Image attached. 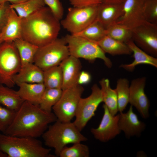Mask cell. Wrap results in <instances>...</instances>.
<instances>
[{
    "mask_svg": "<svg viewBox=\"0 0 157 157\" xmlns=\"http://www.w3.org/2000/svg\"><path fill=\"white\" fill-rule=\"evenodd\" d=\"M57 119L53 113L45 112L39 105L24 101L16 112L11 124L3 133L37 138L42 136L49 124Z\"/></svg>",
    "mask_w": 157,
    "mask_h": 157,
    "instance_id": "6da1fadb",
    "label": "cell"
},
{
    "mask_svg": "<svg viewBox=\"0 0 157 157\" xmlns=\"http://www.w3.org/2000/svg\"><path fill=\"white\" fill-rule=\"evenodd\" d=\"M22 38L40 47L57 38L60 23L45 6L22 18Z\"/></svg>",
    "mask_w": 157,
    "mask_h": 157,
    "instance_id": "7a4b0ae2",
    "label": "cell"
},
{
    "mask_svg": "<svg viewBox=\"0 0 157 157\" xmlns=\"http://www.w3.org/2000/svg\"><path fill=\"white\" fill-rule=\"evenodd\" d=\"M0 150L8 157H54L37 138L0 133Z\"/></svg>",
    "mask_w": 157,
    "mask_h": 157,
    "instance_id": "3957f363",
    "label": "cell"
},
{
    "mask_svg": "<svg viewBox=\"0 0 157 157\" xmlns=\"http://www.w3.org/2000/svg\"><path fill=\"white\" fill-rule=\"evenodd\" d=\"M42 136L45 145L53 148L57 156H59L62 150L67 145L88 140L73 122H63L58 119L48 126Z\"/></svg>",
    "mask_w": 157,
    "mask_h": 157,
    "instance_id": "277c9868",
    "label": "cell"
},
{
    "mask_svg": "<svg viewBox=\"0 0 157 157\" xmlns=\"http://www.w3.org/2000/svg\"><path fill=\"white\" fill-rule=\"evenodd\" d=\"M64 38L70 55L91 62L100 59L103 61L108 67H112L113 64L110 60L96 42L71 34H67Z\"/></svg>",
    "mask_w": 157,
    "mask_h": 157,
    "instance_id": "5b68a950",
    "label": "cell"
},
{
    "mask_svg": "<svg viewBox=\"0 0 157 157\" xmlns=\"http://www.w3.org/2000/svg\"><path fill=\"white\" fill-rule=\"evenodd\" d=\"M21 64L13 41H4L0 45V84L11 88L15 85V76Z\"/></svg>",
    "mask_w": 157,
    "mask_h": 157,
    "instance_id": "8992f818",
    "label": "cell"
},
{
    "mask_svg": "<svg viewBox=\"0 0 157 157\" xmlns=\"http://www.w3.org/2000/svg\"><path fill=\"white\" fill-rule=\"evenodd\" d=\"M69 55L64 38H57L49 43L39 47L33 63L44 71L59 65Z\"/></svg>",
    "mask_w": 157,
    "mask_h": 157,
    "instance_id": "52a82bcc",
    "label": "cell"
},
{
    "mask_svg": "<svg viewBox=\"0 0 157 157\" xmlns=\"http://www.w3.org/2000/svg\"><path fill=\"white\" fill-rule=\"evenodd\" d=\"M83 88L77 85L62 90L61 96L52 110L58 120L70 122L75 117Z\"/></svg>",
    "mask_w": 157,
    "mask_h": 157,
    "instance_id": "ba28073f",
    "label": "cell"
},
{
    "mask_svg": "<svg viewBox=\"0 0 157 157\" xmlns=\"http://www.w3.org/2000/svg\"><path fill=\"white\" fill-rule=\"evenodd\" d=\"M98 6L69 8L61 25L71 34L81 32L97 19Z\"/></svg>",
    "mask_w": 157,
    "mask_h": 157,
    "instance_id": "9c48e42d",
    "label": "cell"
},
{
    "mask_svg": "<svg viewBox=\"0 0 157 157\" xmlns=\"http://www.w3.org/2000/svg\"><path fill=\"white\" fill-rule=\"evenodd\" d=\"M90 94L86 98H81L79 101L74 123L80 131L95 115L99 105L103 102L100 88L96 84L91 88Z\"/></svg>",
    "mask_w": 157,
    "mask_h": 157,
    "instance_id": "30bf717a",
    "label": "cell"
},
{
    "mask_svg": "<svg viewBox=\"0 0 157 157\" xmlns=\"http://www.w3.org/2000/svg\"><path fill=\"white\" fill-rule=\"evenodd\" d=\"M132 39L135 43L148 54L157 57V24L148 22L132 30Z\"/></svg>",
    "mask_w": 157,
    "mask_h": 157,
    "instance_id": "8fae6325",
    "label": "cell"
},
{
    "mask_svg": "<svg viewBox=\"0 0 157 157\" xmlns=\"http://www.w3.org/2000/svg\"><path fill=\"white\" fill-rule=\"evenodd\" d=\"M144 0H125L122 14L116 22L132 30L147 22L144 16Z\"/></svg>",
    "mask_w": 157,
    "mask_h": 157,
    "instance_id": "7c38bea8",
    "label": "cell"
},
{
    "mask_svg": "<svg viewBox=\"0 0 157 157\" xmlns=\"http://www.w3.org/2000/svg\"><path fill=\"white\" fill-rule=\"evenodd\" d=\"M103 107L104 114L100 124L97 128H91L90 131L95 139L105 142L119 134L121 130L118 126L119 114L112 115L104 104Z\"/></svg>",
    "mask_w": 157,
    "mask_h": 157,
    "instance_id": "4fadbf2b",
    "label": "cell"
},
{
    "mask_svg": "<svg viewBox=\"0 0 157 157\" xmlns=\"http://www.w3.org/2000/svg\"><path fill=\"white\" fill-rule=\"evenodd\" d=\"M146 78L144 77L133 79L129 85V101L143 118L149 116V100L144 92Z\"/></svg>",
    "mask_w": 157,
    "mask_h": 157,
    "instance_id": "5bb4252c",
    "label": "cell"
},
{
    "mask_svg": "<svg viewBox=\"0 0 157 157\" xmlns=\"http://www.w3.org/2000/svg\"><path fill=\"white\" fill-rule=\"evenodd\" d=\"M62 72V90L78 85L77 81L81 72V65L79 58L69 55L60 64Z\"/></svg>",
    "mask_w": 157,
    "mask_h": 157,
    "instance_id": "9a60e30c",
    "label": "cell"
},
{
    "mask_svg": "<svg viewBox=\"0 0 157 157\" xmlns=\"http://www.w3.org/2000/svg\"><path fill=\"white\" fill-rule=\"evenodd\" d=\"M118 126L120 130L128 137L139 135L145 127L144 124L139 119L133 112L131 105L126 113L121 112L119 114Z\"/></svg>",
    "mask_w": 157,
    "mask_h": 157,
    "instance_id": "2e32d148",
    "label": "cell"
},
{
    "mask_svg": "<svg viewBox=\"0 0 157 157\" xmlns=\"http://www.w3.org/2000/svg\"><path fill=\"white\" fill-rule=\"evenodd\" d=\"M123 3L103 2L98 6L97 20L106 28L116 22L122 14Z\"/></svg>",
    "mask_w": 157,
    "mask_h": 157,
    "instance_id": "e0dca14e",
    "label": "cell"
},
{
    "mask_svg": "<svg viewBox=\"0 0 157 157\" xmlns=\"http://www.w3.org/2000/svg\"><path fill=\"white\" fill-rule=\"evenodd\" d=\"M133 53L134 60L129 64H121L119 67L125 70L133 72L136 66L140 64L150 65L157 67V58L149 54L138 47L131 39L125 43Z\"/></svg>",
    "mask_w": 157,
    "mask_h": 157,
    "instance_id": "ac0fdd59",
    "label": "cell"
},
{
    "mask_svg": "<svg viewBox=\"0 0 157 157\" xmlns=\"http://www.w3.org/2000/svg\"><path fill=\"white\" fill-rule=\"evenodd\" d=\"M22 18L10 7L7 21L0 33L3 42L14 41L22 38Z\"/></svg>",
    "mask_w": 157,
    "mask_h": 157,
    "instance_id": "d6986e66",
    "label": "cell"
},
{
    "mask_svg": "<svg viewBox=\"0 0 157 157\" xmlns=\"http://www.w3.org/2000/svg\"><path fill=\"white\" fill-rule=\"evenodd\" d=\"M15 84L19 83H43L44 71L34 63H31L21 67L15 76Z\"/></svg>",
    "mask_w": 157,
    "mask_h": 157,
    "instance_id": "ffe728a7",
    "label": "cell"
},
{
    "mask_svg": "<svg viewBox=\"0 0 157 157\" xmlns=\"http://www.w3.org/2000/svg\"><path fill=\"white\" fill-rule=\"evenodd\" d=\"M17 85L19 87L17 93L24 101L39 105L46 88L43 83H21Z\"/></svg>",
    "mask_w": 157,
    "mask_h": 157,
    "instance_id": "44dd1931",
    "label": "cell"
},
{
    "mask_svg": "<svg viewBox=\"0 0 157 157\" xmlns=\"http://www.w3.org/2000/svg\"><path fill=\"white\" fill-rule=\"evenodd\" d=\"M96 43L103 51L112 55H131L132 51L125 43L115 40L106 35Z\"/></svg>",
    "mask_w": 157,
    "mask_h": 157,
    "instance_id": "7402d4cb",
    "label": "cell"
},
{
    "mask_svg": "<svg viewBox=\"0 0 157 157\" xmlns=\"http://www.w3.org/2000/svg\"><path fill=\"white\" fill-rule=\"evenodd\" d=\"M24 101L19 95L17 91L14 90L10 88L0 85L1 105L16 112Z\"/></svg>",
    "mask_w": 157,
    "mask_h": 157,
    "instance_id": "603a6c76",
    "label": "cell"
},
{
    "mask_svg": "<svg viewBox=\"0 0 157 157\" xmlns=\"http://www.w3.org/2000/svg\"><path fill=\"white\" fill-rule=\"evenodd\" d=\"M101 91L103 102L104 103L112 115H115L118 110L117 95L115 90L110 87L107 78H103L99 81Z\"/></svg>",
    "mask_w": 157,
    "mask_h": 157,
    "instance_id": "cb8c5ba5",
    "label": "cell"
},
{
    "mask_svg": "<svg viewBox=\"0 0 157 157\" xmlns=\"http://www.w3.org/2000/svg\"><path fill=\"white\" fill-rule=\"evenodd\" d=\"M13 42L19 56L21 67L33 63L39 47L22 38L16 39Z\"/></svg>",
    "mask_w": 157,
    "mask_h": 157,
    "instance_id": "d4e9b609",
    "label": "cell"
},
{
    "mask_svg": "<svg viewBox=\"0 0 157 157\" xmlns=\"http://www.w3.org/2000/svg\"><path fill=\"white\" fill-rule=\"evenodd\" d=\"M72 35L96 42L106 35V29L96 19L81 32Z\"/></svg>",
    "mask_w": 157,
    "mask_h": 157,
    "instance_id": "484cf974",
    "label": "cell"
},
{
    "mask_svg": "<svg viewBox=\"0 0 157 157\" xmlns=\"http://www.w3.org/2000/svg\"><path fill=\"white\" fill-rule=\"evenodd\" d=\"M43 83L46 88L62 90L63 74L61 68L59 65L44 71Z\"/></svg>",
    "mask_w": 157,
    "mask_h": 157,
    "instance_id": "4316f807",
    "label": "cell"
},
{
    "mask_svg": "<svg viewBox=\"0 0 157 157\" xmlns=\"http://www.w3.org/2000/svg\"><path fill=\"white\" fill-rule=\"evenodd\" d=\"M45 5L44 0H28L18 4H10V7L22 18L28 16Z\"/></svg>",
    "mask_w": 157,
    "mask_h": 157,
    "instance_id": "83f0119b",
    "label": "cell"
},
{
    "mask_svg": "<svg viewBox=\"0 0 157 157\" xmlns=\"http://www.w3.org/2000/svg\"><path fill=\"white\" fill-rule=\"evenodd\" d=\"M115 90L117 97L118 110L120 112H122L129 101V84L128 79L125 78L118 79Z\"/></svg>",
    "mask_w": 157,
    "mask_h": 157,
    "instance_id": "f1b7e54d",
    "label": "cell"
},
{
    "mask_svg": "<svg viewBox=\"0 0 157 157\" xmlns=\"http://www.w3.org/2000/svg\"><path fill=\"white\" fill-rule=\"evenodd\" d=\"M62 92L61 89L46 88L39 104L40 108L45 112H51L53 107L59 100Z\"/></svg>",
    "mask_w": 157,
    "mask_h": 157,
    "instance_id": "f546056e",
    "label": "cell"
},
{
    "mask_svg": "<svg viewBox=\"0 0 157 157\" xmlns=\"http://www.w3.org/2000/svg\"><path fill=\"white\" fill-rule=\"evenodd\" d=\"M106 29V35L115 40L125 43L132 39V30L122 25L115 22Z\"/></svg>",
    "mask_w": 157,
    "mask_h": 157,
    "instance_id": "4dcf8cb0",
    "label": "cell"
},
{
    "mask_svg": "<svg viewBox=\"0 0 157 157\" xmlns=\"http://www.w3.org/2000/svg\"><path fill=\"white\" fill-rule=\"evenodd\" d=\"M90 151L87 145L77 142L70 147H65L59 155L60 157H89Z\"/></svg>",
    "mask_w": 157,
    "mask_h": 157,
    "instance_id": "1f68e13d",
    "label": "cell"
},
{
    "mask_svg": "<svg viewBox=\"0 0 157 157\" xmlns=\"http://www.w3.org/2000/svg\"><path fill=\"white\" fill-rule=\"evenodd\" d=\"M15 111L3 107L0 104V131L3 133L11 124Z\"/></svg>",
    "mask_w": 157,
    "mask_h": 157,
    "instance_id": "d6a6232c",
    "label": "cell"
},
{
    "mask_svg": "<svg viewBox=\"0 0 157 157\" xmlns=\"http://www.w3.org/2000/svg\"><path fill=\"white\" fill-rule=\"evenodd\" d=\"M144 11L147 21L157 24V0L144 1Z\"/></svg>",
    "mask_w": 157,
    "mask_h": 157,
    "instance_id": "836d02e7",
    "label": "cell"
},
{
    "mask_svg": "<svg viewBox=\"0 0 157 157\" xmlns=\"http://www.w3.org/2000/svg\"><path fill=\"white\" fill-rule=\"evenodd\" d=\"M45 4L48 6L54 15L59 20L62 19L64 9L60 0H44Z\"/></svg>",
    "mask_w": 157,
    "mask_h": 157,
    "instance_id": "e575fe53",
    "label": "cell"
},
{
    "mask_svg": "<svg viewBox=\"0 0 157 157\" xmlns=\"http://www.w3.org/2000/svg\"><path fill=\"white\" fill-rule=\"evenodd\" d=\"M10 8V4L7 2L0 7V33L6 24Z\"/></svg>",
    "mask_w": 157,
    "mask_h": 157,
    "instance_id": "d590c367",
    "label": "cell"
},
{
    "mask_svg": "<svg viewBox=\"0 0 157 157\" xmlns=\"http://www.w3.org/2000/svg\"><path fill=\"white\" fill-rule=\"evenodd\" d=\"M104 0H70V4L74 7H82L98 6L103 2Z\"/></svg>",
    "mask_w": 157,
    "mask_h": 157,
    "instance_id": "8d00e7d4",
    "label": "cell"
},
{
    "mask_svg": "<svg viewBox=\"0 0 157 157\" xmlns=\"http://www.w3.org/2000/svg\"><path fill=\"white\" fill-rule=\"evenodd\" d=\"M91 79V76L89 73L85 71H81L78 77L77 83L80 85L86 84L90 82Z\"/></svg>",
    "mask_w": 157,
    "mask_h": 157,
    "instance_id": "74e56055",
    "label": "cell"
},
{
    "mask_svg": "<svg viewBox=\"0 0 157 157\" xmlns=\"http://www.w3.org/2000/svg\"><path fill=\"white\" fill-rule=\"evenodd\" d=\"M28 0H5L6 2H10V4L16 5L23 3Z\"/></svg>",
    "mask_w": 157,
    "mask_h": 157,
    "instance_id": "f35d334b",
    "label": "cell"
},
{
    "mask_svg": "<svg viewBox=\"0 0 157 157\" xmlns=\"http://www.w3.org/2000/svg\"><path fill=\"white\" fill-rule=\"evenodd\" d=\"M125 0H104L103 2L107 3H121L124 2Z\"/></svg>",
    "mask_w": 157,
    "mask_h": 157,
    "instance_id": "ab89813d",
    "label": "cell"
},
{
    "mask_svg": "<svg viewBox=\"0 0 157 157\" xmlns=\"http://www.w3.org/2000/svg\"><path fill=\"white\" fill-rule=\"evenodd\" d=\"M0 157H8L7 155L0 150Z\"/></svg>",
    "mask_w": 157,
    "mask_h": 157,
    "instance_id": "60d3db41",
    "label": "cell"
},
{
    "mask_svg": "<svg viewBox=\"0 0 157 157\" xmlns=\"http://www.w3.org/2000/svg\"><path fill=\"white\" fill-rule=\"evenodd\" d=\"M6 3L5 0H0V4L1 6L4 5Z\"/></svg>",
    "mask_w": 157,
    "mask_h": 157,
    "instance_id": "b9f144b4",
    "label": "cell"
},
{
    "mask_svg": "<svg viewBox=\"0 0 157 157\" xmlns=\"http://www.w3.org/2000/svg\"><path fill=\"white\" fill-rule=\"evenodd\" d=\"M3 42V41L2 39L1 35L0 33V45Z\"/></svg>",
    "mask_w": 157,
    "mask_h": 157,
    "instance_id": "7bdbcfd3",
    "label": "cell"
},
{
    "mask_svg": "<svg viewBox=\"0 0 157 157\" xmlns=\"http://www.w3.org/2000/svg\"><path fill=\"white\" fill-rule=\"evenodd\" d=\"M144 0V1H145L148 0Z\"/></svg>",
    "mask_w": 157,
    "mask_h": 157,
    "instance_id": "ee69618b",
    "label": "cell"
},
{
    "mask_svg": "<svg viewBox=\"0 0 157 157\" xmlns=\"http://www.w3.org/2000/svg\"><path fill=\"white\" fill-rule=\"evenodd\" d=\"M2 6L0 4V7L1 6Z\"/></svg>",
    "mask_w": 157,
    "mask_h": 157,
    "instance_id": "f6af8a7d",
    "label": "cell"
},
{
    "mask_svg": "<svg viewBox=\"0 0 157 157\" xmlns=\"http://www.w3.org/2000/svg\"><path fill=\"white\" fill-rule=\"evenodd\" d=\"M0 85H1V84H0Z\"/></svg>",
    "mask_w": 157,
    "mask_h": 157,
    "instance_id": "bcb514c9",
    "label": "cell"
}]
</instances>
